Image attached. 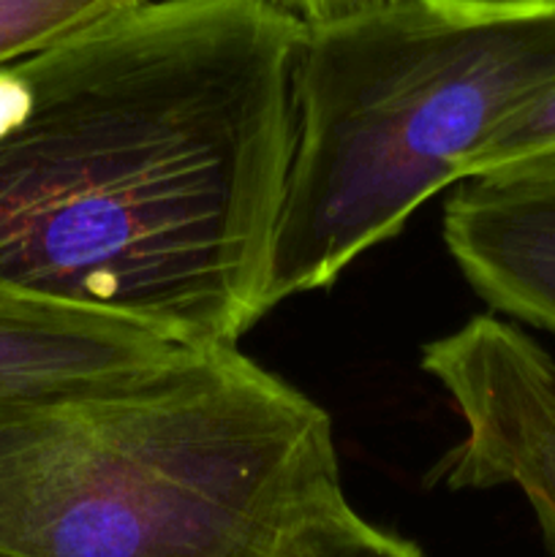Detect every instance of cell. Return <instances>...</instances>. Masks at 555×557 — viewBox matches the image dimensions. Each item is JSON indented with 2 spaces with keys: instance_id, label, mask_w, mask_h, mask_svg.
Wrapping results in <instances>:
<instances>
[{
  "instance_id": "obj_1",
  "label": "cell",
  "mask_w": 555,
  "mask_h": 557,
  "mask_svg": "<svg viewBox=\"0 0 555 557\" xmlns=\"http://www.w3.org/2000/svg\"><path fill=\"white\" fill-rule=\"evenodd\" d=\"M303 33L264 0H139L0 65V294L237 348Z\"/></svg>"
},
{
  "instance_id": "obj_2",
  "label": "cell",
  "mask_w": 555,
  "mask_h": 557,
  "mask_svg": "<svg viewBox=\"0 0 555 557\" xmlns=\"http://www.w3.org/2000/svg\"><path fill=\"white\" fill-rule=\"evenodd\" d=\"M337 484L324 408L237 348L0 403L5 557H267Z\"/></svg>"
},
{
  "instance_id": "obj_3",
  "label": "cell",
  "mask_w": 555,
  "mask_h": 557,
  "mask_svg": "<svg viewBox=\"0 0 555 557\" xmlns=\"http://www.w3.org/2000/svg\"><path fill=\"white\" fill-rule=\"evenodd\" d=\"M555 85V0H397L305 27L264 313L400 234Z\"/></svg>"
},
{
  "instance_id": "obj_4",
  "label": "cell",
  "mask_w": 555,
  "mask_h": 557,
  "mask_svg": "<svg viewBox=\"0 0 555 557\" xmlns=\"http://www.w3.org/2000/svg\"><path fill=\"white\" fill-rule=\"evenodd\" d=\"M466 433L430 476L449 490H520L555 555V359L520 326L482 313L422 348Z\"/></svg>"
},
{
  "instance_id": "obj_5",
  "label": "cell",
  "mask_w": 555,
  "mask_h": 557,
  "mask_svg": "<svg viewBox=\"0 0 555 557\" xmlns=\"http://www.w3.org/2000/svg\"><path fill=\"white\" fill-rule=\"evenodd\" d=\"M444 243L490 308L555 332V177L462 180L444 205Z\"/></svg>"
},
{
  "instance_id": "obj_6",
  "label": "cell",
  "mask_w": 555,
  "mask_h": 557,
  "mask_svg": "<svg viewBox=\"0 0 555 557\" xmlns=\"http://www.w3.org/2000/svg\"><path fill=\"white\" fill-rule=\"evenodd\" d=\"M172 341L79 310L0 294V403H25L150 373L183 357Z\"/></svg>"
},
{
  "instance_id": "obj_7",
  "label": "cell",
  "mask_w": 555,
  "mask_h": 557,
  "mask_svg": "<svg viewBox=\"0 0 555 557\" xmlns=\"http://www.w3.org/2000/svg\"><path fill=\"white\" fill-rule=\"evenodd\" d=\"M267 557H424L414 542L370 525L343 487L326 490L294 515Z\"/></svg>"
},
{
  "instance_id": "obj_8",
  "label": "cell",
  "mask_w": 555,
  "mask_h": 557,
  "mask_svg": "<svg viewBox=\"0 0 555 557\" xmlns=\"http://www.w3.org/2000/svg\"><path fill=\"white\" fill-rule=\"evenodd\" d=\"M490 174L555 177V85L506 120L462 169V180Z\"/></svg>"
},
{
  "instance_id": "obj_9",
  "label": "cell",
  "mask_w": 555,
  "mask_h": 557,
  "mask_svg": "<svg viewBox=\"0 0 555 557\" xmlns=\"http://www.w3.org/2000/svg\"><path fill=\"white\" fill-rule=\"evenodd\" d=\"M139 0H0V65Z\"/></svg>"
},
{
  "instance_id": "obj_10",
  "label": "cell",
  "mask_w": 555,
  "mask_h": 557,
  "mask_svg": "<svg viewBox=\"0 0 555 557\" xmlns=\"http://www.w3.org/2000/svg\"><path fill=\"white\" fill-rule=\"evenodd\" d=\"M264 3L297 20L303 27H319L397 3V0H264Z\"/></svg>"
},
{
  "instance_id": "obj_11",
  "label": "cell",
  "mask_w": 555,
  "mask_h": 557,
  "mask_svg": "<svg viewBox=\"0 0 555 557\" xmlns=\"http://www.w3.org/2000/svg\"><path fill=\"white\" fill-rule=\"evenodd\" d=\"M0 557H5V555H0Z\"/></svg>"
}]
</instances>
